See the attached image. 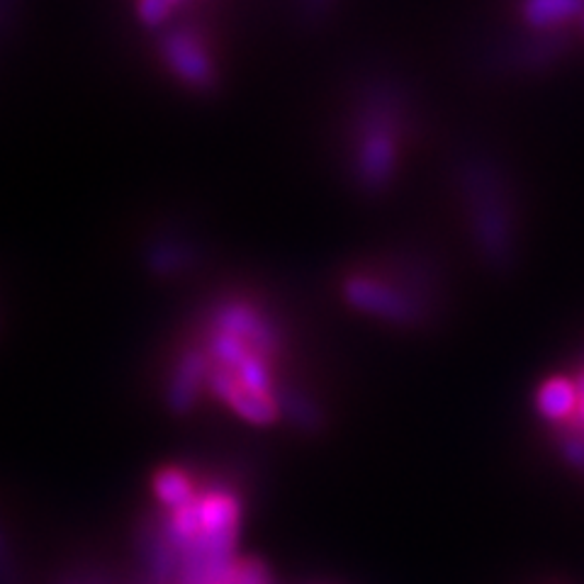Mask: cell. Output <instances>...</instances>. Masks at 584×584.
<instances>
[{
	"mask_svg": "<svg viewBox=\"0 0 584 584\" xmlns=\"http://www.w3.org/2000/svg\"><path fill=\"white\" fill-rule=\"evenodd\" d=\"M471 224L477 248L497 270H507L514 260V222L499 173L489 163L475 161L463 173Z\"/></svg>",
	"mask_w": 584,
	"mask_h": 584,
	"instance_id": "obj_1",
	"label": "cell"
},
{
	"mask_svg": "<svg viewBox=\"0 0 584 584\" xmlns=\"http://www.w3.org/2000/svg\"><path fill=\"white\" fill-rule=\"evenodd\" d=\"M368 118L370 120L365 122L358 144L356 173L368 191H380V187L388 185L394 171L398 149H394V132L388 124V114L370 112Z\"/></svg>",
	"mask_w": 584,
	"mask_h": 584,
	"instance_id": "obj_2",
	"label": "cell"
},
{
	"mask_svg": "<svg viewBox=\"0 0 584 584\" xmlns=\"http://www.w3.org/2000/svg\"><path fill=\"white\" fill-rule=\"evenodd\" d=\"M343 290H346V297L353 307L380 319L394 321V325H412L416 317L412 300H406L402 292L382 285L373 278H351Z\"/></svg>",
	"mask_w": 584,
	"mask_h": 584,
	"instance_id": "obj_3",
	"label": "cell"
},
{
	"mask_svg": "<svg viewBox=\"0 0 584 584\" xmlns=\"http://www.w3.org/2000/svg\"><path fill=\"white\" fill-rule=\"evenodd\" d=\"M163 54L171 69L195 88L212 86V61L207 57L197 37L187 33H173L163 41Z\"/></svg>",
	"mask_w": 584,
	"mask_h": 584,
	"instance_id": "obj_4",
	"label": "cell"
},
{
	"mask_svg": "<svg viewBox=\"0 0 584 584\" xmlns=\"http://www.w3.org/2000/svg\"><path fill=\"white\" fill-rule=\"evenodd\" d=\"M207 361L203 353L197 351H191L185 353V356L181 358L179 368H175V375H173V382L169 388V404L173 412H187L195 402V394H197V388H200L203 378L207 375Z\"/></svg>",
	"mask_w": 584,
	"mask_h": 584,
	"instance_id": "obj_5",
	"label": "cell"
},
{
	"mask_svg": "<svg viewBox=\"0 0 584 584\" xmlns=\"http://www.w3.org/2000/svg\"><path fill=\"white\" fill-rule=\"evenodd\" d=\"M538 412L550 422H558L562 416H568L577 404V390L575 385H570L568 380H550L538 392Z\"/></svg>",
	"mask_w": 584,
	"mask_h": 584,
	"instance_id": "obj_6",
	"label": "cell"
},
{
	"mask_svg": "<svg viewBox=\"0 0 584 584\" xmlns=\"http://www.w3.org/2000/svg\"><path fill=\"white\" fill-rule=\"evenodd\" d=\"M584 13L582 3H568V0H546V3H528L524 8V17L534 27H552L568 23L570 17Z\"/></svg>",
	"mask_w": 584,
	"mask_h": 584,
	"instance_id": "obj_7",
	"label": "cell"
},
{
	"mask_svg": "<svg viewBox=\"0 0 584 584\" xmlns=\"http://www.w3.org/2000/svg\"><path fill=\"white\" fill-rule=\"evenodd\" d=\"M156 497L169 509H181L193 499V487L181 471H163L156 475Z\"/></svg>",
	"mask_w": 584,
	"mask_h": 584,
	"instance_id": "obj_8",
	"label": "cell"
},
{
	"mask_svg": "<svg viewBox=\"0 0 584 584\" xmlns=\"http://www.w3.org/2000/svg\"><path fill=\"white\" fill-rule=\"evenodd\" d=\"M283 406H285V410L292 416H295L297 424H302V426H312V424H315V412L309 410L307 400L297 398V394H288V398L283 400Z\"/></svg>",
	"mask_w": 584,
	"mask_h": 584,
	"instance_id": "obj_9",
	"label": "cell"
},
{
	"mask_svg": "<svg viewBox=\"0 0 584 584\" xmlns=\"http://www.w3.org/2000/svg\"><path fill=\"white\" fill-rule=\"evenodd\" d=\"M171 10H173L171 3H144L139 5V15L146 25H159L169 17Z\"/></svg>",
	"mask_w": 584,
	"mask_h": 584,
	"instance_id": "obj_10",
	"label": "cell"
}]
</instances>
